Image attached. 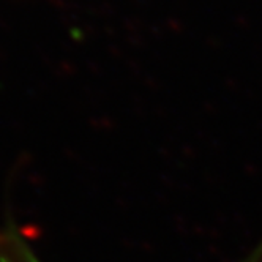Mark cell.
<instances>
[{
    "label": "cell",
    "mask_w": 262,
    "mask_h": 262,
    "mask_svg": "<svg viewBox=\"0 0 262 262\" xmlns=\"http://www.w3.org/2000/svg\"><path fill=\"white\" fill-rule=\"evenodd\" d=\"M242 262H262V245L256 248L247 259H243Z\"/></svg>",
    "instance_id": "cell-1"
}]
</instances>
